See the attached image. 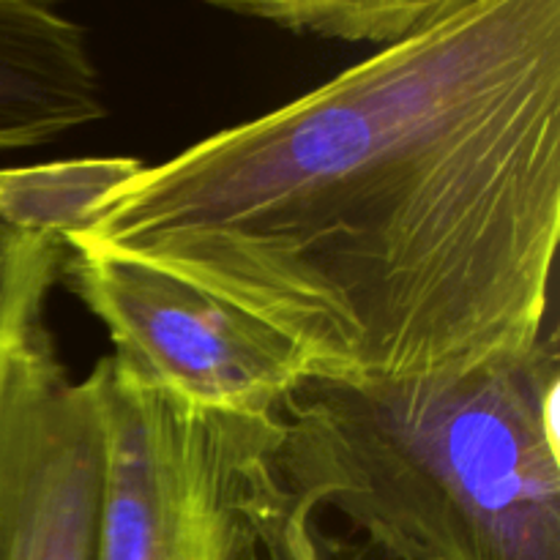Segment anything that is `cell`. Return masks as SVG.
<instances>
[{
    "label": "cell",
    "mask_w": 560,
    "mask_h": 560,
    "mask_svg": "<svg viewBox=\"0 0 560 560\" xmlns=\"http://www.w3.org/2000/svg\"><path fill=\"white\" fill-rule=\"evenodd\" d=\"M145 167L137 159H69L0 170V222L69 244Z\"/></svg>",
    "instance_id": "7"
},
{
    "label": "cell",
    "mask_w": 560,
    "mask_h": 560,
    "mask_svg": "<svg viewBox=\"0 0 560 560\" xmlns=\"http://www.w3.org/2000/svg\"><path fill=\"white\" fill-rule=\"evenodd\" d=\"M66 255L63 241L20 233L0 222V372L16 337L47 310Z\"/></svg>",
    "instance_id": "9"
},
{
    "label": "cell",
    "mask_w": 560,
    "mask_h": 560,
    "mask_svg": "<svg viewBox=\"0 0 560 560\" xmlns=\"http://www.w3.org/2000/svg\"><path fill=\"white\" fill-rule=\"evenodd\" d=\"M63 273L107 328L113 359L191 408L279 419L310 375L273 328L162 268L69 246Z\"/></svg>",
    "instance_id": "4"
},
{
    "label": "cell",
    "mask_w": 560,
    "mask_h": 560,
    "mask_svg": "<svg viewBox=\"0 0 560 560\" xmlns=\"http://www.w3.org/2000/svg\"><path fill=\"white\" fill-rule=\"evenodd\" d=\"M104 115L85 27L55 0H0V151L47 145Z\"/></svg>",
    "instance_id": "6"
},
{
    "label": "cell",
    "mask_w": 560,
    "mask_h": 560,
    "mask_svg": "<svg viewBox=\"0 0 560 560\" xmlns=\"http://www.w3.org/2000/svg\"><path fill=\"white\" fill-rule=\"evenodd\" d=\"M560 0H474L142 167L66 246L249 312L310 375H441L556 328Z\"/></svg>",
    "instance_id": "1"
},
{
    "label": "cell",
    "mask_w": 560,
    "mask_h": 560,
    "mask_svg": "<svg viewBox=\"0 0 560 560\" xmlns=\"http://www.w3.org/2000/svg\"><path fill=\"white\" fill-rule=\"evenodd\" d=\"M104 421L98 560H249L255 481L279 419L211 413L107 355L93 366Z\"/></svg>",
    "instance_id": "3"
},
{
    "label": "cell",
    "mask_w": 560,
    "mask_h": 560,
    "mask_svg": "<svg viewBox=\"0 0 560 560\" xmlns=\"http://www.w3.org/2000/svg\"><path fill=\"white\" fill-rule=\"evenodd\" d=\"M104 459L96 377L71 381L36 317L0 372V560H98Z\"/></svg>",
    "instance_id": "5"
},
{
    "label": "cell",
    "mask_w": 560,
    "mask_h": 560,
    "mask_svg": "<svg viewBox=\"0 0 560 560\" xmlns=\"http://www.w3.org/2000/svg\"><path fill=\"white\" fill-rule=\"evenodd\" d=\"M282 31L348 44L399 42L474 0H202Z\"/></svg>",
    "instance_id": "8"
},
{
    "label": "cell",
    "mask_w": 560,
    "mask_h": 560,
    "mask_svg": "<svg viewBox=\"0 0 560 560\" xmlns=\"http://www.w3.org/2000/svg\"><path fill=\"white\" fill-rule=\"evenodd\" d=\"M255 528L266 560H345L323 536L317 514L290 495L273 463L255 481Z\"/></svg>",
    "instance_id": "10"
},
{
    "label": "cell",
    "mask_w": 560,
    "mask_h": 560,
    "mask_svg": "<svg viewBox=\"0 0 560 560\" xmlns=\"http://www.w3.org/2000/svg\"><path fill=\"white\" fill-rule=\"evenodd\" d=\"M558 331L441 375H306L273 468L388 560H560Z\"/></svg>",
    "instance_id": "2"
}]
</instances>
